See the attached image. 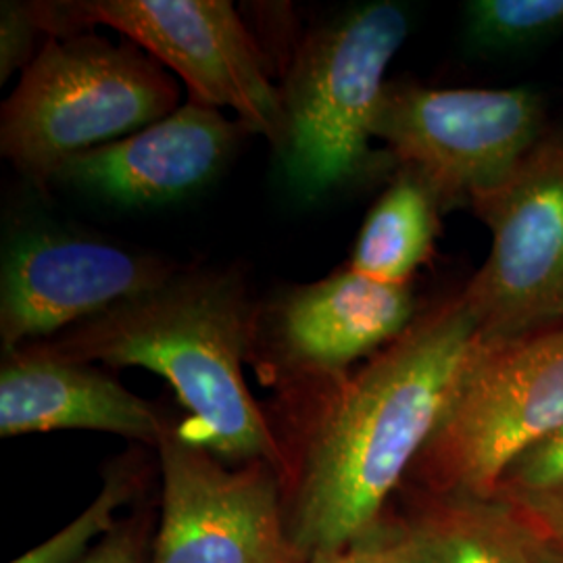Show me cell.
Masks as SVG:
<instances>
[{
    "label": "cell",
    "instance_id": "obj_9",
    "mask_svg": "<svg viewBox=\"0 0 563 563\" xmlns=\"http://www.w3.org/2000/svg\"><path fill=\"white\" fill-rule=\"evenodd\" d=\"M162 509L151 563H302L290 541L284 483L269 463L234 465L163 437Z\"/></svg>",
    "mask_w": 563,
    "mask_h": 563
},
{
    "label": "cell",
    "instance_id": "obj_5",
    "mask_svg": "<svg viewBox=\"0 0 563 563\" xmlns=\"http://www.w3.org/2000/svg\"><path fill=\"white\" fill-rule=\"evenodd\" d=\"M563 430V328L481 339L411 472L434 495L488 499L507 470Z\"/></svg>",
    "mask_w": 563,
    "mask_h": 563
},
{
    "label": "cell",
    "instance_id": "obj_6",
    "mask_svg": "<svg viewBox=\"0 0 563 563\" xmlns=\"http://www.w3.org/2000/svg\"><path fill=\"white\" fill-rule=\"evenodd\" d=\"M48 38L109 25L148 57L174 69L195 101L232 109L246 132L280 148L284 107L267 59L228 0H78L32 2Z\"/></svg>",
    "mask_w": 563,
    "mask_h": 563
},
{
    "label": "cell",
    "instance_id": "obj_12",
    "mask_svg": "<svg viewBox=\"0 0 563 563\" xmlns=\"http://www.w3.org/2000/svg\"><path fill=\"white\" fill-rule=\"evenodd\" d=\"M244 132L218 107L190 99L132 136L76 155L57 180L121 207L178 201L222 169Z\"/></svg>",
    "mask_w": 563,
    "mask_h": 563
},
{
    "label": "cell",
    "instance_id": "obj_10",
    "mask_svg": "<svg viewBox=\"0 0 563 563\" xmlns=\"http://www.w3.org/2000/svg\"><path fill=\"white\" fill-rule=\"evenodd\" d=\"M411 284H384L344 267L257 302L249 363L278 393L346 374L416 322Z\"/></svg>",
    "mask_w": 563,
    "mask_h": 563
},
{
    "label": "cell",
    "instance_id": "obj_16",
    "mask_svg": "<svg viewBox=\"0 0 563 563\" xmlns=\"http://www.w3.org/2000/svg\"><path fill=\"white\" fill-rule=\"evenodd\" d=\"M144 465L130 455L107 465L95 501L57 534L9 563H78L118 528V511L132 504L144 483Z\"/></svg>",
    "mask_w": 563,
    "mask_h": 563
},
{
    "label": "cell",
    "instance_id": "obj_3",
    "mask_svg": "<svg viewBox=\"0 0 563 563\" xmlns=\"http://www.w3.org/2000/svg\"><path fill=\"white\" fill-rule=\"evenodd\" d=\"M178 101V84L134 42L48 38L2 104L0 151L46 186L76 155L162 121Z\"/></svg>",
    "mask_w": 563,
    "mask_h": 563
},
{
    "label": "cell",
    "instance_id": "obj_1",
    "mask_svg": "<svg viewBox=\"0 0 563 563\" xmlns=\"http://www.w3.org/2000/svg\"><path fill=\"white\" fill-rule=\"evenodd\" d=\"M481 339V320L457 295L420 313L357 372L278 393L267 418L286 455V520L302 563L383 522Z\"/></svg>",
    "mask_w": 563,
    "mask_h": 563
},
{
    "label": "cell",
    "instance_id": "obj_22",
    "mask_svg": "<svg viewBox=\"0 0 563 563\" xmlns=\"http://www.w3.org/2000/svg\"><path fill=\"white\" fill-rule=\"evenodd\" d=\"M528 530L532 532L541 563H563V528L560 530H534L528 526Z\"/></svg>",
    "mask_w": 563,
    "mask_h": 563
},
{
    "label": "cell",
    "instance_id": "obj_17",
    "mask_svg": "<svg viewBox=\"0 0 563 563\" xmlns=\"http://www.w3.org/2000/svg\"><path fill=\"white\" fill-rule=\"evenodd\" d=\"M493 499L520 509L522 522L534 530L563 528V430L526 451L507 470Z\"/></svg>",
    "mask_w": 563,
    "mask_h": 563
},
{
    "label": "cell",
    "instance_id": "obj_8",
    "mask_svg": "<svg viewBox=\"0 0 563 563\" xmlns=\"http://www.w3.org/2000/svg\"><path fill=\"white\" fill-rule=\"evenodd\" d=\"M472 209L490 232V253L462 295L484 339L563 322V134L539 141Z\"/></svg>",
    "mask_w": 563,
    "mask_h": 563
},
{
    "label": "cell",
    "instance_id": "obj_15",
    "mask_svg": "<svg viewBox=\"0 0 563 563\" xmlns=\"http://www.w3.org/2000/svg\"><path fill=\"white\" fill-rule=\"evenodd\" d=\"M437 207L434 195L405 172L365 218L349 267L384 284H411L432 253Z\"/></svg>",
    "mask_w": 563,
    "mask_h": 563
},
{
    "label": "cell",
    "instance_id": "obj_13",
    "mask_svg": "<svg viewBox=\"0 0 563 563\" xmlns=\"http://www.w3.org/2000/svg\"><path fill=\"white\" fill-rule=\"evenodd\" d=\"M172 423L157 405L109 378L92 363L42 353L34 344L4 353L0 367V437L57 430L118 434L159 446Z\"/></svg>",
    "mask_w": 563,
    "mask_h": 563
},
{
    "label": "cell",
    "instance_id": "obj_4",
    "mask_svg": "<svg viewBox=\"0 0 563 563\" xmlns=\"http://www.w3.org/2000/svg\"><path fill=\"white\" fill-rule=\"evenodd\" d=\"M411 30L397 2H369L316 27L282 76L280 153L290 190L318 201L362 178L383 102L384 74Z\"/></svg>",
    "mask_w": 563,
    "mask_h": 563
},
{
    "label": "cell",
    "instance_id": "obj_14",
    "mask_svg": "<svg viewBox=\"0 0 563 563\" xmlns=\"http://www.w3.org/2000/svg\"><path fill=\"white\" fill-rule=\"evenodd\" d=\"M405 530L418 563H541L528 526L493 497L437 495Z\"/></svg>",
    "mask_w": 563,
    "mask_h": 563
},
{
    "label": "cell",
    "instance_id": "obj_19",
    "mask_svg": "<svg viewBox=\"0 0 563 563\" xmlns=\"http://www.w3.org/2000/svg\"><path fill=\"white\" fill-rule=\"evenodd\" d=\"M311 563H418L405 523L380 522L355 543Z\"/></svg>",
    "mask_w": 563,
    "mask_h": 563
},
{
    "label": "cell",
    "instance_id": "obj_7",
    "mask_svg": "<svg viewBox=\"0 0 563 563\" xmlns=\"http://www.w3.org/2000/svg\"><path fill=\"white\" fill-rule=\"evenodd\" d=\"M543 104L528 88L386 84L374 136L439 205L497 188L541 141Z\"/></svg>",
    "mask_w": 563,
    "mask_h": 563
},
{
    "label": "cell",
    "instance_id": "obj_11",
    "mask_svg": "<svg viewBox=\"0 0 563 563\" xmlns=\"http://www.w3.org/2000/svg\"><path fill=\"white\" fill-rule=\"evenodd\" d=\"M181 267L113 242L30 232L7 246L0 284V336L4 351L46 341L139 297Z\"/></svg>",
    "mask_w": 563,
    "mask_h": 563
},
{
    "label": "cell",
    "instance_id": "obj_2",
    "mask_svg": "<svg viewBox=\"0 0 563 563\" xmlns=\"http://www.w3.org/2000/svg\"><path fill=\"white\" fill-rule=\"evenodd\" d=\"M255 313L241 274L180 269L162 286L32 344L69 362L157 374L188 413L178 426L186 441L225 463H269L284 483L286 455L242 374Z\"/></svg>",
    "mask_w": 563,
    "mask_h": 563
},
{
    "label": "cell",
    "instance_id": "obj_20",
    "mask_svg": "<svg viewBox=\"0 0 563 563\" xmlns=\"http://www.w3.org/2000/svg\"><path fill=\"white\" fill-rule=\"evenodd\" d=\"M42 32L34 18L32 2H2L0 9V81L30 65V55L36 42V34Z\"/></svg>",
    "mask_w": 563,
    "mask_h": 563
},
{
    "label": "cell",
    "instance_id": "obj_21",
    "mask_svg": "<svg viewBox=\"0 0 563 563\" xmlns=\"http://www.w3.org/2000/svg\"><path fill=\"white\" fill-rule=\"evenodd\" d=\"M151 514H136L118 523V528L78 563H151Z\"/></svg>",
    "mask_w": 563,
    "mask_h": 563
},
{
    "label": "cell",
    "instance_id": "obj_18",
    "mask_svg": "<svg viewBox=\"0 0 563 563\" xmlns=\"http://www.w3.org/2000/svg\"><path fill=\"white\" fill-rule=\"evenodd\" d=\"M465 32L484 53H514L563 30V0H472Z\"/></svg>",
    "mask_w": 563,
    "mask_h": 563
}]
</instances>
